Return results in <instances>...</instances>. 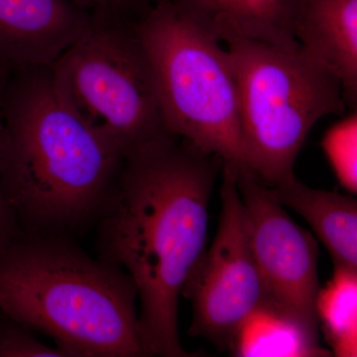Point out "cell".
Returning a JSON list of instances; mask_svg holds the SVG:
<instances>
[{
	"label": "cell",
	"mask_w": 357,
	"mask_h": 357,
	"mask_svg": "<svg viewBox=\"0 0 357 357\" xmlns=\"http://www.w3.org/2000/svg\"><path fill=\"white\" fill-rule=\"evenodd\" d=\"M217 155L163 134L126 157L96 225V249L137 290L146 356L194 357L178 335V301L206 249L208 210L223 166Z\"/></svg>",
	"instance_id": "cell-1"
},
{
	"label": "cell",
	"mask_w": 357,
	"mask_h": 357,
	"mask_svg": "<svg viewBox=\"0 0 357 357\" xmlns=\"http://www.w3.org/2000/svg\"><path fill=\"white\" fill-rule=\"evenodd\" d=\"M0 172L23 236L95 227L126 157L61 100L50 66L9 70L0 100Z\"/></svg>",
	"instance_id": "cell-2"
},
{
	"label": "cell",
	"mask_w": 357,
	"mask_h": 357,
	"mask_svg": "<svg viewBox=\"0 0 357 357\" xmlns=\"http://www.w3.org/2000/svg\"><path fill=\"white\" fill-rule=\"evenodd\" d=\"M138 295L121 268L57 236L0 251V312L53 338L66 357H144Z\"/></svg>",
	"instance_id": "cell-3"
},
{
	"label": "cell",
	"mask_w": 357,
	"mask_h": 357,
	"mask_svg": "<svg viewBox=\"0 0 357 357\" xmlns=\"http://www.w3.org/2000/svg\"><path fill=\"white\" fill-rule=\"evenodd\" d=\"M238 93L241 165L267 187L295 177L312 126L347 110L342 84L301 47L285 48L220 29Z\"/></svg>",
	"instance_id": "cell-4"
},
{
	"label": "cell",
	"mask_w": 357,
	"mask_h": 357,
	"mask_svg": "<svg viewBox=\"0 0 357 357\" xmlns=\"http://www.w3.org/2000/svg\"><path fill=\"white\" fill-rule=\"evenodd\" d=\"M135 29L151 63L167 131L241 166L236 79L222 41L173 0H157Z\"/></svg>",
	"instance_id": "cell-5"
},
{
	"label": "cell",
	"mask_w": 357,
	"mask_h": 357,
	"mask_svg": "<svg viewBox=\"0 0 357 357\" xmlns=\"http://www.w3.org/2000/svg\"><path fill=\"white\" fill-rule=\"evenodd\" d=\"M50 67L61 100L124 157L169 133L135 22L95 20Z\"/></svg>",
	"instance_id": "cell-6"
},
{
	"label": "cell",
	"mask_w": 357,
	"mask_h": 357,
	"mask_svg": "<svg viewBox=\"0 0 357 357\" xmlns=\"http://www.w3.org/2000/svg\"><path fill=\"white\" fill-rule=\"evenodd\" d=\"M220 174L217 234L185 282L182 296L192 303L189 335L206 338L218 351H229L237 331L264 302L265 293L237 189L236 164L223 162Z\"/></svg>",
	"instance_id": "cell-7"
},
{
	"label": "cell",
	"mask_w": 357,
	"mask_h": 357,
	"mask_svg": "<svg viewBox=\"0 0 357 357\" xmlns=\"http://www.w3.org/2000/svg\"><path fill=\"white\" fill-rule=\"evenodd\" d=\"M236 185L248 218L265 301L319 328L316 298L321 286L317 239L294 222L271 196L269 188L243 166H237Z\"/></svg>",
	"instance_id": "cell-8"
},
{
	"label": "cell",
	"mask_w": 357,
	"mask_h": 357,
	"mask_svg": "<svg viewBox=\"0 0 357 357\" xmlns=\"http://www.w3.org/2000/svg\"><path fill=\"white\" fill-rule=\"evenodd\" d=\"M93 21L72 0H0V64L51 66Z\"/></svg>",
	"instance_id": "cell-9"
},
{
	"label": "cell",
	"mask_w": 357,
	"mask_h": 357,
	"mask_svg": "<svg viewBox=\"0 0 357 357\" xmlns=\"http://www.w3.org/2000/svg\"><path fill=\"white\" fill-rule=\"evenodd\" d=\"M293 29L301 48L337 77L345 105L356 109L357 0H299Z\"/></svg>",
	"instance_id": "cell-10"
},
{
	"label": "cell",
	"mask_w": 357,
	"mask_h": 357,
	"mask_svg": "<svg viewBox=\"0 0 357 357\" xmlns=\"http://www.w3.org/2000/svg\"><path fill=\"white\" fill-rule=\"evenodd\" d=\"M268 188L284 208L306 220L330 253L333 266L357 269V201L352 195L312 189L296 177Z\"/></svg>",
	"instance_id": "cell-11"
},
{
	"label": "cell",
	"mask_w": 357,
	"mask_h": 357,
	"mask_svg": "<svg viewBox=\"0 0 357 357\" xmlns=\"http://www.w3.org/2000/svg\"><path fill=\"white\" fill-rule=\"evenodd\" d=\"M213 33L229 29L246 38L285 48L300 47L294 36L299 0H173Z\"/></svg>",
	"instance_id": "cell-12"
},
{
	"label": "cell",
	"mask_w": 357,
	"mask_h": 357,
	"mask_svg": "<svg viewBox=\"0 0 357 357\" xmlns=\"http://www.w3.org/2000/svg\"><path fill=\"white\" fill-rule=\"evenodd\" d=\"M238 357H326L319 328L293 312L264 301L237 331L229 349Z\"/></svg>",
	"instance_id": "cell-13"
},
{
	"label": "cell",
	"mask_w": 357,
	"mask_h": 357,
	"mask_svg": "<svg viewBox=\"0 0 357 357\" xmlns=\"http://www.w3.org/2000/svg\"><path fill=\"white\" fill-rule=\"evenodd\" d=\"M316 314L332 356H357V269L333 266L316 298Z\"/></svg>",
	"instance_id": "cell-14"
},
{
	"label": "cell",
	"mask_w": 357,
	"mask_h": 357,
	"mask_svg": "<svg viewBox=\"0 0 357 357\" xmlns=\"http://www.w3.org/2000/svg\"><path fill=\"white\" fill-rule=\"evenodd\" d=\"M328 163L340 185L349 195L357 194L356 110L328 128L321 140Z\"/></svg>",
	"instance_id": "cell-15"
},
{
	"label": "cell",
	"mask_w": 357,
	"mask_h": 357,
	"mask_svg": "<svg viewBox=\"0 0 357 357\" xmlns=\"http://www.w3.org/2000/svg\"><path fill=\"white\" fill-rule=\"evenodd\" d=\"M0 357H66L58 347H47L33 330L0 312Z\"/></svg>",
	"instance_id": "cell-16"
},
{
	"label": "cell",
	"mask_w": 357,
	"mask_h": 357,
	"mask_svg": "<svg viewBox=\"0 0 357 357\" xmlns=\"http://www.w3.org/2000/svg\"><path fill=\"white\" fill-rule=\"evenodd\" d=\"M95 20L136 22L157 0H72Z\"/></svg>",
	"instance_id": "cell-17"
},
{
	"label": "cell",
	"mask_w": 357,
	"mask_h": 357,
	"mask_svg": "<svg viewBox=\"0 0 357 357\" xmlns=\"http://www.w3.org/2000/svg\"><path fill=\"white\" fill-rule=\"evenodd\" d=\"M10 69L0 64V100L2 89ZM0 134H1V121H0ZM22 236L20 223L14 213L13 206L7 199L2 185L1 172H0V251Z\"/></svg>",
	"instance_id": "cell-18"
}]
</instances>
